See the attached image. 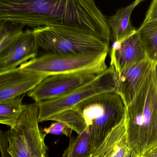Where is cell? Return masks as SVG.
<instances>
[{
    "instance_id": "1",
    "label": "cell",
    "mask_w": 157,
    "mask_h": 157,
    "mask_svg": "<svg viewBox=\"0 0 157 157\" xmlns=\"http://www.w3.org/2000/svg\"><path fill=\"white\" fill-rule=\"evenodd\" d=\"M0 21L33 29L78 26L111 38L108 20L92 0H0Z\"/></svg>"
},
{
    "instance_id": "2",
    "label": "cell",
    "mask_w": 157,
    "mask_h": 157,
    "mask_svg": "<svg viewBox=\"0 0 157 157\" xmlns=\"http://www.w3.org/2000/svg\"><path fill=\"white\" fill-rule=\"evenodd\" d=\"M125 106L129 147L143 156L157 146V88L153 65L133 100Z\"/></svg>"
},
{
    "instance_id": "3",
    "label": "cell",
    "mask_w": 157,
    "mask_h": 157,
    "mask_svg": "<svg viewBox=\"0 0 157 157\" xmlns=\"http://www.w3.org/2000/svg\"><path fill=\"white\" fill-rule=\"evenodd\" d=\"M33 31L39 49L44 53L80 55L110 52V40L85 28L49 25Z\"/></svg>"
},
{
    "instance_id": "4",
    "label": "cell",
    "mask_w": 157,
    "mask_h": 157,
    "mask_svg": "<svg viewBox=\"0 0 157 157\" xmlns=\"http://www.w3.org/2000/svg\"><path fill=\"white\" fill-rule=\"evenodd\" d=\"M71 109L78 113L89 129L94 152L125 117L124 103L115 91L90 97Z\"/></svg>"
},
{
    "instance_id": "5",
    "label": "cell",
    "mask_w": 157,
    "mask_h": 157,
    "mask_svg": "<svg viewBox=\"0 0 157 157\" xmlns=\"http://www.w3.org/2000/svg\"><path fill=\"white\" fill-rule=\"evenodd\" d=\"M108 53L80 55L43 53L20 67L47 77L72 73L97 75L108 68L105 60Z\"/></svg>"
},
{
    "instance_id": "6",
    "label": "cell",
    "mask_w": 157,
    "mask_h": 157,
    "mask_svg": "<svg viewBox=\"0 0 157 157\" xmlns=\"http://www.w3.org/2000/svg\"><path fill=\"white\" fill-rule=\"evenodd\" d=\"M38 103L25 105L16 124L8 130V151L11 157H43L47 155L45 135L38 125Z\"/></svg>"
},
{
    "instance_id": "7",
    "label": "cell",
    "mask_w": 157,
    "mask_h": 157,
    "mask_svg": "<svg viewBox=\"0 0 157 157\" xmlns=\"http://www.w3.org/2000/svg\"><path fill=\"white\" fill-rule=\"evenodd\" d=\"M117 74L110 67L93 79L61 97L38 103V121L49 118L63 111L71 109L84 100L97 94L115 92Z\"/></svg>"
},
{
    "instance_id": "8",
    "label": "cell",
    "mask_w": 157,
    "mask_h": 157,
    "mask_svg": "<svg viewBox=\"0 0 157 157\" xmlns=\"http://www.w3.org/2000/svg\"><path fill=\"white\" fill-rule=\"evenodd\" d=\"M97 75L90 73H72L48 76L29 91L27 95L37 103L56 99L93 79Z\"/></svg>"
},
{
    "instance_id": "9",
    "label": "cell",
    "mask_w": 157,
    "mask_h": 157,
    "mask_svg": "<svg viewBox=\"0 0 157 157\" xmlns=\"http://www.w3.org/2000/svg\"><path fill=\"white\" fill-rule=\"evenodd\" d=\"M46 77L20 67L0 73V102L28 93Z\"/></svg>"
},
{
    "instance_id": "10",
    "label": "cell",
    "mask_w": 157,
    "mask_h": 157,
    "mask_svg": "<svg viewBox=\"0 0 157 157\" xmlns=\"http://www.w3.org/2000/svg\"><path fill=\"white\" fill-rule=\"evenodd\" d=\"M39 50L33 30H25L15 43L0 53V73L33 59L38 56Z\"/></svg>"
},
{
    "instance_id": "11",
    "label": "cell",
    "mask_w": 157,
    "mask_h": 157,
    "mask_svg": "<svg viewBox=\"0 0 157 157\" xmlns=\"http://www.w3.org/2000/svg\"><path fill=\"white\" fill-rule=\"evenodd\" d=\"M110 52V67L117 75L127 68L147 59L137 31L125 40L113 43Z\"/></svg>"
},
{
    "instance_id": "12",
    "label": "cell",
    "mask_w": 157,
    "mask_h": 157,
    "mask_svg": "<svg viewBox=\"0 0 157 157\" xmlns=\"http://www.w3.org/2000/svg\"><path fill=\"white\" fill-rule=\"evenodd\" d=\"M153 63L147 59L124 70L117 75L116 90L125 105L133 100L151 70Z\"/></svg>"
},
{
    "instance_id": "13",
    "label": "cell",
    "mask_w": 157,
    "mask_h": 157,
    "mask_svg": "<svg viewBox=\"0 0 157 157\" xmlns=\"http://www.w3.org/2000/svg\"><path fill=\"white\" fill-rule=\"evenodd\" d=\"M129 148L124 118L107 135L92 157H125Z\"/></svg>"
},
{
    "instance_id": "14",
    "label": "cell",
    "mask_w": 157,
    "mask_h": 157,
    "mask_svg": "<svg viewBox=\"0 0 157 157\" xmlns=\"http://www.w3.org/2000/svg\"><path fill=\"white\" fill-rule=\"evenodd\" d=\"M142 2L136 0L130 5L117 10L115 14L108 19L111 39L113 43L125 40L136 33L137 30L131 24L130 17L135 8Z\"/></svg>"
},
{
    "instance_id": "15",
    "label": "cell",
    "mask_w": 157,
    "mask_h": 157,
    "mask_svg": "<svg viewBox=\"0 0 157 157\" xmlns=\"http://www.w3.org/2000/svg\"><path fill=\"white\" fill-rule=\"evenodd\" d=\"M148 60L157 62V20L142 23L137 30Z\"/></svg>"
},
{
    "instance_id": "16",
    "label": "cell",
    "mask_w": 157,
    "mask_h": 157,
    "mask_svg": "<svg viewBox=\"0 0 157 157\" xmlns=\"http://www.w3.org/2000/svg\"><path fill=\"white\" fill-rule=\"evenodd\" d=\"M94 152L91 139L87 128L76 137L71 138L63 157H92Z\"/></svg>"
},
{
    "instance_id": "17",
    "label": "cell",
    "mask_w": 157,
    "mask_h": 157,
    "mask_svg": "<svg viewBox=\"0 0 157 157\" xmlns=\"http://www.w3.org/2000/svg\"><path fill=\"white\" fill-rule=\"evenodd\" d=\"M25 105L21 96L0 102V123L13 128Z\"/></svg>"
},
{
    "instance_id": "18",
    "label": "cell",
    "mask_w": 157,
    "mask_h": 157,
    "mask_svg": "<svg viewBox=\"0 0 157 157\" xmlns=\"http://www.w3.org/2000/svg\"><path fill=\"white\" fill-rule=\"evenodd\" d=\"M25 26L10 21H0V53L15 43L25 31Z\"/></svg>"
},
{
    "instance_id": "19",
    "label": "cell",
    "mask_w": 157,
    "mask_h": 157,
    "mask_svg": "<svg viewBox=\"0 0 157 157\" xmlns=\"http://www.w3.org/2000/svg\"><path fill=\"white\" fill-rule=\"evenodd\" d=\"M72 131L66 124L57 121L51 124L48 128H45L43 130L45 136L47 134L57 135L63 134L68 137L71 136Z\"/></svg>"
},
{
    "instance_id": "20",
    "label": "cell",
    "mask_w": 157,
    "mask_h": 157,
    "mask_svg": "<svg viewBox=\"0 0 157 157\" xmlns=\"http://www.w3.org/2000/svg\"><path fill=\"white\" fill-rule=\"evenodd\" d=\"M8 140L7 131L1 130L0 133V150L1 157H11L8 151ZM43 157H47V155Z\"/></svg>"
},
{
    "instance_id": "21",
    "label": "cell",
    "mask_w": 157,
    "mask_h": 157,
    "mask_svg": "<svg viewBox=\"0 0 157 157\" xmlns=\"http://www.w3.org/2000/svg\"><path fill=\"white\" fill-rule=\"evenodd\" d=\"M157 20V0L151 2L143 23Z\"/></svg>"
},
{
    "instance_id": "22",
    "label": "cell",
    "mask_w": 157,
    "mask_h": 157,
    "mask_svg": "<svg viewBox=\"0 0 157 157\" xmlns=\"http://www.w3.org/2000/svg\"><path fill=\"white\" fill-rule=\"evenodd\" d=\"M143 156L144 157H157V146L148 151Z\"/></svg>"
},
{
    "instance_id": "23",
    "label": "cell",
    "mask_w": 157,
    "mask_h": 157,
    "mask_svg": "<svg viewBox=\"0 0 157 157\" xmlns=\"http://www.w3.org/2000/svg\"><path fill=\"white\" fill-rule=\"evenodd\" d=\"M125 157H144L143 156H140L137 154L131 148H129L127 154Z\"/></svg>"
},
{
    "instance_id": "24",
    "label": "cell",
    "mask_w": 157,
    "mask_h": 157,
    "mask_svg": "<svg viewBox=\"0 0 157 157\" xmlns=\"http://www.w3.org/2000/svg\"><path fill=\"white\" fill-rule=\"evenodd\" d=\"M153 70H154L155 83L157 88V62L153 64Z\"/></svg>"
}]
</instances>
